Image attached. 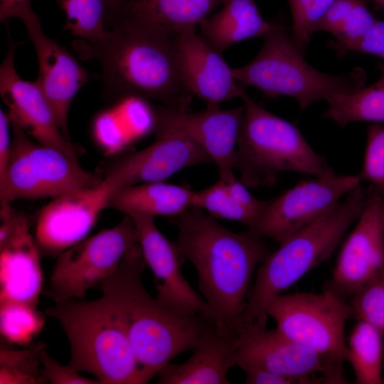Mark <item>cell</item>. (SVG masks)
<instances>
[{
	"instance_id": "obj_47",
	"label": "cell",
	"mask_w": 384,
	"mask_h": 384,
	"mask_svg": "<svg viewBox=\"0 0 384 384\" xmlns=\"http://www.w3.org/2000/svg\"><path fill=\"white\" fill-rule=\"evenodd\" d=\"M125 1H126V0H125ZM125 1H124V2H125Z\"/></svg>"
},
{
	"instance_id": "obj_38",
	"label": "cell",
	"mask_w": 384,
	"mask_h": 384,
	"mask_svg": "<svg viewBox=\"0 0 384 384\" xmlns=\"http://www.w3.org/2000/svg\"><path fill=\"white\" fill-rule=\"evenodd\" d=\"M219 179L223 182L230 197L240 206L252 213L257 218V222L267 206V200L255 198L248 190L249 188L241 180L236 178L235 175Z\"/></svg>"
},
{
	"instance_id": "obj_17",
	"label": "cell",
	"mask_w": 384,
	"mask_h": 384,
	"mask_svg": "<svg viewBox=\"0 0 384 384\" xmlns=\"http://www.w3.org/2000/svg\"><path fill=\"white\" fill-rule=\"evenodd\" d=\"M8 49L0 66V95L11 122L37 142L78 159L71 140L62 132L53 110L36 82L23 80L15 68L17 44L6 28Z\"/></svg>"
},
{
	"instance_id": "obj_42",
	"label": "cell",
	"mask_w": 384,
	"mask_h": 384,
	"mask_svg": "<svg viewBox=\"0 0 384 384\" xmlns=\"http://www.w3.org/2000/svg\"><path fill=\"white\" fill-rule=\"evenodd\" d=\"M242 370L247 384H297L294 379L265 370L245 368Z\"/></svg>"
},
{
	"instance_id": "obj_45",
	"label": "cell",
	"mask_w": 384,
	"mask_h": 384,
	"mask_svg": "<svg viewBox=\"0 0 384 384\" xmlns=\"http://www.w3.org/2000/svg\"><path fill=\"white\" fill-rule=\"evenodd\" d=\"M382 381H383V383H384V350H383V363H382Z\"/></svg>"
},
{
	"instance_id": "obj_18",
	"label": "cell",
	"mask_w": 384,
	"mask_h": 384,
	"mask_svg": "<svg viewBox=\"0 0 384 384\" xmlns=\"http://www.w3.org/2000/svg\"><path fill=\"white\" fill-rule=\"evenodd\" d=\"M130 218L134 222L137 242L146 265L155 278L156 299L179 314L210 318L205 300L191 286L181 272V259L183 257L176 242L170 241L161 233L154 223V218L146 215Z\"/></svg>"
},
{
	"instance_id": "obj_13",
	"label": "cell",
	"mask_w": 384,
	"mask_h": 384,
	"mask_svg": "<svg viewBox=\"0 0 384 384\" xmlns=\"http://www.w3.org/2000/svg\"><path fill=\"white\" fill-rule=\"evenodd\" d=\"M157 132L178 135L201 148L218 167L219 178L234 175L238 139L243 117V106L225 110L208 104L206 109L191 112L158 105L155 106Z\"/></svg>"
},
{
	"instance_id": "obj_10",
	"label": "cell",
	"mask_w": 384,
	"mask_h": 384,
	"mask_svg": "<svg viewBox=\"0 0 384 384\" xmlns=\"http://www.w3.org/2000/svg\"><path fill=\"white\" fill-rule=\"evenodd\" d=\"M267 319L244 323L237 332L234 366L257 368L294 379L297 383H346L343 365L291 341Z\"/></svg>"
},
{
	"instance_id": "obj_20",
	"label": "cell",
	"mask_w": 384,
	"mask_h": 384,
	"mask_svg": "<svg viewBox=\"0 0 384 384\" xmlns=\"http://www.w3.org/2000/svg\"><path fill=\"white\" fill-rule=\"evenodd\" d=\"M175 46L181 78L193 96L219 105L246 93L233 68L196 30L176 33Z\"/></svg>"
},
{
	"instance_id": "obj_4",
	"label": "cell",
	"mask_w": 384,
	"mask_h": 384,
	"mask_svg": "<svg viewBox=\"0 0 384 384\" xmlns=\"http://www.w3.org/2000/svg\"><path fill=\"white\" fill-rule=\"evenodd\" d=\"M367 194L360 184L330 212L279 242L257 270L244 323L267 319L264 311L272 299L331 257L362 213Z\"/></svg>"
},
{
	"instance_id": "obj_28",
	"label": "cell",
	"mask_w": 384,
	"mask_h": 384,
	"mask_svg": "<svg viewBox=\"0 0 384 384\" xmlns=\"http://www.w3.org/2000/svg\"><path fill=\"white\" fill-rule=\"evenodd\" d=\"M323 117L344 127L356 122H384V67L379 79L368 87L326 101Z\"/></svg>"
},
{
	"instance_id": "obj_2",
	"label": "cell",
	"mask_w": 384,
	"mask_h": 384,
	"mask_svg": "<svg viewBox=\"0 0 384 384\" xmlns=\"http://www.w3.org/2000/svg\"><path fill=\"white\" fill-rule=\"evenodd\" d=\"M170 222L178 229L181 255L197 272L210 319L220 329L237 332L244 324L254 272L271 252L264 238L250 229L230 230L196 207Z\"/></svg>"
},
{
	"instance_id": "obj_40",
	"label": "cell",
	"mask_w": 384,
	"mask_h": 384,
	"mask_svg": "<svg viewBox=\"0 0 384 384\" xmlns=\"http://www.w3.org/2000/svg\"><path fill=\"white\" fill-rule=\"evenodd\" d=\"M348 52L370 54L384 60V21L378 19L367 33L349 48Z\"/></svg>"
},
{
	"instance_id": "obj_44",
	"label": "cell",
	"mask_w": 384,
	"mask_h": 384,
	"mask_svg": "<svg viewBox=\"0 0 384 384\" xmlns=\"http://www.w3.org/2000/svg\"><path fill=\"white\" fill-rule=\"evenodd\" d=\"M378 6L384 8V0H372Z\"/></svg>"
},
{
	"instance_id": "obj_7",
	"label": "cell",
	"mask_w": 384,
	"mask_h": 384,
	"mask_svg": "<svg viewBox=\"0 0 384 384\" xmlns=\"http://www.w3.org/2000/svg\"><path fill=\"white\" fill-rule=\"evenodd\" d=\"M263 38L260 51L252 60L233 68L241 85L255 87L270 97H292L301 110L365 86L366 73L361 68L336 75L314 68L304 58V53L281 24L273 23Z\"/></svg>"
},
{
	"instance_id": "obj_26",
	"label": "cell",
	"mask_w": 384,
	"mask_h": 384,
	"mask_svg": "<svg viewBox=\"0 0 384 384\" xmlns=\"http://www.w3.org/2000/svg\"><path fill=\"white\" fill-rule=\"evenodd\" d=\"M378 19L368 10L365 0H335L321 21L318 31L331 34L334 41L329 46L338 55L363 37Z\"/></svg>"
},
{
	"instance_id": "obj_12",
	"label": "cell",
	"mask_w": 384,
	"mask_h": 384,
	"mask_svg": "<svg viewBox=\"0 0 384 384\" xmlns=\"http://www.w3.org/2000/svg\"><path fill=\"white\" fill-rule=\"evenodd\" d=\"M361 182L358 175H339L334 171L301 181L267 200L258 221L250 230L279 242L330 212Z\"/></svg>"
},
{
	"instance_id": "obj_16",
	"label": "cell",
	"mask_w": 384,
	"mask_h": 384,
	"mask_svg": "<svg viewBox=\"0 0 384 384\" xmlns=\"http://www.w3.org/2000/svg\"><path fill=\"white\" fill-rule=\"evenodd\" d=\"M0 302L37 307L42 290L41 253L30 223L11 203L1 204Z\"/></svg>"
},
{
	"instance_id": "obj_41",
	"label": "cell",
	"mask_w": 384,
	"mask_h": 384,
	"mask_svg": "<svg viewBox=\"0 0 384 384\" xmlns=\"http://www.w3.org/2000/svg\"><path fill=\"white\" fill-rule=\"evenodd\" d=\"M12 126L7 112L0 110V176L6 167L11 153Z\"/></svg>"
},
{
	"instance_id": "obj_37",
	"label": "cell",
	"mask_w": 384,
	"mask_h": 384,
	"mask_svg": "<svg viewBox=\"0 0 384 384\" xmlns=\"http://www.w3.org/2000/svg\"><path fill=\"white\" fill-rule=\"evenodd\" d=\"M41 371L51 384H100L97 379L84 377L80 372L69 366L58 363L43 348L40 353Z\"/></svg>"
},
{
	"instance_id": "obj_15",
	"label": "cell",
	"mask_w": 384,
	"mask_h": 384,
	"mask_svg": "<svg viewBox=\"0 0 384 384\" xmlns=\"http://www.w3.org/2000/svg\"><path fill=\"white\" fill-rule=\"evenodd\" d=\"M357 223L342 244L328 289L351 297L384 265V196L373 186Z\"/></svg>"
},
{
	"instance_id": "obj_46",
	"label": "cell",
	"mask_w": 384,
	"mask_h": 384,
	"mask_svg": "<svg viewBox=\"0 0 384 384\" xmlns=\"http://www.w3.org/2000/svg\"><path fill=\"white\" fill-rule=\"evenodd\" d=\"M366 1H372V0H365Z\"/></svg>"
},
{
	"instance_id": "obj_23",
	"label": "cell",
	"mask_w": 384,
	"mask_h": 384,
	"mask_svg": "<svg viewBox=\"0 0 384 384\" xmlns=\"http://www.w3.org/2000/svg\"><path fill=\"white\" fill-rule=\"evenodd\" d=\"M221 6L199 26L201 36L221 53L245 40L264 37L273 26L262 16L255 0H223Z\"/></svg>"
},
{
	"instance_id": "obj_6",
	"label": "cell",
	"mask_w": 384,
	"mask_h": 384,
	"mask_svg": "<svg viewBox=\"0 0 384 384\" xmlns=\"http://www.w3.org/2000/svg\"><path fill=\"white\" fill-rule=\"evenodd\" d=\"M234 169L250 188L272 186L279 173L292 171L318 177L333 171L291 122L270 112L246 92Z\"/></svg>"
},
{
	"instance_id": "obj_34",
	"label": "cell",
	"mask_w": 384,
	"mask_h": 384,
	"mask_svg": "<svg viewBox=\"0 0 384 384\" xmlns=\"http://www.w3.org/2000/svg\"><path fill=\"white\" fill-rule=\"evenodd\" d=\"M353 317L384 331V265L351 297Z\"/></svg>"
},
{
	"instance_id": "obj_8",
	"label": "cell",
	"mask_w": 384,
	"mask_h": 384,
	"mask_svg": "<svg viewBox=\"0 0 384 384\" xmlns=\"http://www.w3.org/2000/svg\"><path fill=\"white\" fill-rule=\"evenodd\" d=\"M11 126V153L0 176L1 203L53 198L102 181V176L82 169L78 159L37 142L17 124Z\"/></svg>"
},
{
	"instance_id": "obj_11",
	"label": "cell",
	"mask_w": 384,
	"mask_h": 384,
	"mask_svg": "<svg viewBox=\"0 0 384 384\" xmlns=\"http://www.w3.org/2000/svg\"><path fill=\"white\" fill-rule=\"evenodd\" d=\"M137 243L132 219L125 215L115 226L85 238L61 252L53 266L48 294L55 302L82 299L117 268Z\"/></svg>"
},
{
	"instance_id": "obj_31",
	"label": "cell",
	"mask_w": 384,
	"mask_h": 384,
	"mask_svg": "<svg viewBox=\"0 0 384 384\" xmlns=\"http://www.w3.org/2000/svg\"><path fill=\"white\" fill-rule=\"evenodd\" d=\"M44 316L37 307L14 302H0V331L9 343L28 344L41 331Z\"/></svg>"
},
{
	"instance_id": "obj_19",
	"label": "cell",
	"mask_w": 384,
	"mask_h": 384,
	"mask_svg": "<svg viewBox=\"0 0 384 384\" xmlns=\"http://www.w3.org/2000/svg\"><path fill=\"white\" fill-rule=\"evenodd\" d=\"M155 140L147 147L117 159L104 177L116 191L129 186L164 181L188 167L212 161L197 145L183 137L154 133Z\"/></svg>"
},
{
	"instance_id": "obj_21",
	"label": "cell",
	"mask_w": 384,
	"mask_h": 384,
	"mask_svg": "<svg viewBox=\"0 0 384 384\" xmlns=\"http://www.w3.org/2000/svg\"><path fill=\"white\" fill-rule=\"evenodd\" d=\"M26 30L38 65L35 82L49 101L62 132L70 140L69 110L75 96L90 75L71 53L43 33L41 24Z\"/></svg>"
},
{
	"instance_id": "obj_39",
	"label": "cell",
	"mask_w": 384,
	"mask_h": 384,
	"mask_svg": "<svg viewBox=\"0 0 384 384\" xmlns=\"http://www.w3.org/2000/svg\"><path fill=\"white\" fill-rule=\"evenodd\" d=\"M13 18L20 19L26 28L41 23L40 18L32 9L31 0H0L1 21Z\"/></svg>"
},
{
	"instance_id": "obj_14",
	"label": "cell",
	"mask_w": 384,
	"mask_h": 384,
	"mask_svg": "<svg viewBox=\"0 0 384 384\" xmlns=\"http://www.w3.org/2000/svg\"><path fill=\"white\" fill-rule=\"evenodd\" d=\"M115 191L102 177L96 186L52 198L41 210L34 229L41 255L58 257L85 239Z\"/></svg>"
},
{
	"instance_id": "obj_3",
	"label": "cell",
	"mask_w": 384,
	"mask_h": 384,
	"mask_svg": "<svg viewBox=\"0 0 384 384\" xmlns=\"http://www.w3.org/2000/svg\"><path fill=\"white\" fill-rule=\"evenodd\" d=\"M146 265L137 242L99 285L129 339L144 384L176 356L193 350L212 322L205 316L179 314L153 298L142 283Z\"/></svg>"
},
{
	"instance_id": "obj_24",
	"label": "cell",
	"mask_w": 384,
	"mask_h": 384,
	"mask_svg": "<svg viewBox=\"0 0 384 384\" xmlns=\"http://www.w3.org/2000/svg\"><path fill=\"white\" fill-rule=\"evenodd\" d=\"M193 191L187 186L164 181L138 183L114 191L109 207L129 217L172 218L192 207Z\"/></svg>"
},
{
	"instance_id": "obj_30",
	"label": "cell",
	"mask_w": 384,
	"mask_h": 384,
	"mask_svg": "<svg viewBox=\"0 0 384 384\" xmlns=\"http://www.w3.org/2000/svg\"><path fill=\"white\" fill-rule=\"evenodd\" d=\"M46 343L38 342L26 349H0V384H44L48 383L40 366V353Z\"/></svg>"
},
{
	"instance_id": "obj_25",
	"label": "cell",
	"mask_w": 384,
	"mask_h": 384,
	"mask_svg": "<svg viewBox=\"0 0 384 384\" xmlns=\"http://www.w3.org/2000/svg\"><path fill=\"white\" fill-rule=\"evenodd\" d=\"M223 0H126L122 15L135 17L180 33L196 27L221 5Z\"/></svg>"
},
{
	"instance_id": "obj_35",
	"label": "cell",
	"mask_w": 384,
	"mask_h": 384,
	"mask_svg": "<svg viewBox=\"0 0 384 384\" xmlns=\"http://www.w3.org/2000/svg\"><path fill=\"white\" fill-rule=\"evenodd\" d=\"M358 176L384 196V126L380 123L368 128L363 165Z\"/></svg>"
},
{
	"instance_id": "obj_43",
	"label": "cell",
	"mask_w": 384,
	"mask_h": 384,
	"mask_svg": "<svg viewBox=\"0 0 384 384\" xmlns=\"http://www.w3.org/2000/svg\"><path fill=\"white\" fill-rule=\"evenodd\" d=\"M125 0H105L107 14V25L117 21L121 16Z\"/></svg>"
},
{
	"instance_id": "obj_22",
	"label": "cell",
	"mask_w": 384,
	"mask_h": 384,
	"mask_svg": "<svg viewBox=\"0 0 384 384\" xmlns=\"http://www.w3.org/2000/svg\"><path fill=\"white\" fill-rule=\"evenodd\" d=\"M237 332L225 331L213 321L186 361L168 363L157 374L159 384H228L234 366Z\"/></svg>"
},
{
	"instance_id": "obj_27",
	"label": "cell",
	"mask_w": 384,
	"mask_h": 384,
	"mask_svg": "<svg viewBox=\"0 0 384 384\" xmlns=\"http://www.w3.org/2000/svg\"><path fill=\"white\" fill-rule=\"evenodd\" d=\"M384 331L357 320L346 341V361L354 373L356 383L380 384Z\"/></svg>"
},
{
	"instance_id": "obj_1",
	"label": "cell",
	"mask_w": 384,
	"mask_h": 384,
	"mask_svg": "<svg viewBox=\"0 0 384 384\" xmlns=\"http://www.w3.org/2000/svg\"><path fill=\"white\" fill-rule=\"evenodd\" d=\"M176 34L122 15L99 40L77 38L72 46L80 59L99 63L105 98L114 101L137 96L160 105L188 109L193 96L181 78Z\"/></svg>"
},
{
	"instance_id": "obj_33",
	"label": "cell",
	"mask_w": 384,
	"mask_h": 384,
	"mask_svg": "<svg viewBox=\"0 0 384 384\" xmlns=\"http://www.w3.org/2000/svg\"><path fill=\"white\" fill-rule=\"evenodd\" d=\"M292 18V39L304 53L314 33L335 0H287Z\"/></svg>"
},
{
	"instance_id": "obj_5",
	"label": "cell",
	"mask_w": 384,
	"mask_h": 384,
	"mask_svg": "<svg viewBox=\"0 0 384 384\" xmlns=\"http://www.w3.org/2000/svg\"><path fill=\"white\" fill-rule=\"evenodd\" d=\"M45 314L56 319L70 346L68 366L100 384H144L129 339L105 299L55 302Z\"/></svg>"
},
{
	"instance_id": "obj_9",
	"label": "cell",
	"mask_w": 384,
	"mask_h": 384,
	"mask_svg": "<svg viewBox=\"0 0 384 384\" xmlns=\"http://www.w3.org/2000/svg\"><path fill=\"white\" fill-rule=\"evenodd\" d=\"M264 314L294 343L338 364L346 361L345 326L353 314L349 304L331 289L283 293L269 302Z\"/></svg>"
},
{
	"instance_id": "obj_29",
	"label": "cell",
	"mask_w": 384,
	"mask_h": 384,
	"mask_svg": "<svg viewBox=\"0 0 384 384\" xmlns=\"http://www.w3.org/2000/svg\"><path fill=\"white\" fill-rule=\"evenodd\" d=\"M65 14L64 30L77 38L96 41L107 31L105 0H55Z\"/></svg>"
},
{
	"instance_id": "obj_36",
	"label": "cell",
	"mask_w": 384,
	"mask_h": 384,
	"mask_svg": "<svg viewBox=\"0 0 384 384\" xmlns=\"http://www.w3.org/2000/svg\"><path fill=\"white\" fill-rule=\"evenodd\" d=\"M92 131L95 142L107 155L116 154L132 142L111 107L95 116Z\"/></svg>"
},
{
	"instance_id": "obj_32",
	"label": "cell",
	"mask_w": 384,
	"mask_h": 384,
	"mask_svg": "<svg viewBox=\"0 0 384 384\" xmlns=\"http://www.w3.org/2000/svg\"><path fill=\"white\" fill-rule=\"evenodd\" d=\"M192 207L203 210L213 218H223L244 223L249 226V229H252L257 220L252 213L230 197L220 179L203 190L194 191Z\"/></svg>"
}]
</instances>
